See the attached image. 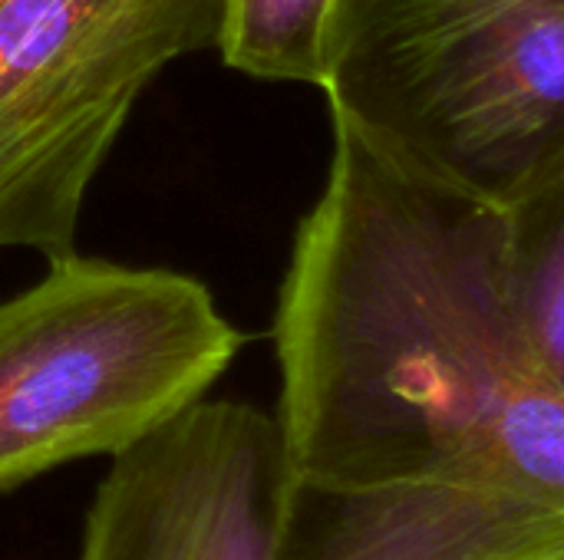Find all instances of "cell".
<instances>
[{
  "label": "cell",
  "instance_id": "4",
  "mask_svg": "<svg viewBox=\"0 0 564 560\" xmlns=\"http://www.w3.org/2000/svg\"><path fill=\"white\" fill-rule=\"evenodd\" d=\"M228 0H0V251L79 254L86 191L155 76Z\"/></svg>",
  "mask_w": 564,
  "mask_h": 560
},
{
  "label": "cell",
  "instance_id": "6",
  "mask_svg": "<svg viewBox=\"0 0 564 560\" xmlns=\"http://www.w3.org/2000/svg\"><path fill=\"white\" fill-rule=\"evenodd\" d=\"M516 320L535 373L564 396V175L506 211Z\"/></svg>",
  "mask_w": 564,
  "mask_h": 560
},
{
  "label": "cell",
  "instance_id": "3",
  "mask_svg": "<svg viewBox=\"0 0 564 560\" xmlns=\"http://www.w3.org/2000/svg\"><path fill=\"white\" fill-rule=\"evenodd\" d=\"M245 337L175 271L53 261L0 300V495L79 459H112L208 389Z\"/></svg>",
  "mask_w": 564,
  "mask_h": 560
},
{
  "label": "cell",
  "instance_id": "8",
  "mask_svg": "<svg viewBox=\"0 0 564 560\" xmlns=\"http://www.w3.org/2000/svg\"><path fill=\"white\" fill-rule=\"evenodd\" d=\"M535 560H564V548H558V551H549V554H542V558Z\"/></svg>",
  "mask_w": 564,
  "mask_h": 560
},
{
  "label": "cell",
  "instance_id": "2",
  "mask_svg": "<svg viewBox=\"0 0 564 560\" xmlns=\"http://www.w3.org/2000/svg\"><path fill=\"white\" fill-rule=\"evenodd\" d=\"M321 89L393 165L512 211L564 175V0H334Z\"/></svg>",
  "mask_w": 564,
  "mask_h": 560
},
{
  "label": "cell",
  "instance_id": "1",
  "mask_svg": "<svg viewBox=\"0 0 564 560\" xmlns=\"http://www.w3.org/2000/svg\"><path fill=\"white\" fill-rule=\"evenodd\" d=\"M294 479H440L529 376L506 211L413 175L334 122L274 314Z\"/></svg>",
  "mask_w": 564,
  "mask_h": 560
},
{
  "label": "cell",
  "instance_id": "5",
  "mask_svg": "<svg viewBox=\"0 0 564 560\" xmlns=\"http://www.w3.org/2000/svg\"><path fill=\"white\" fill-rule=\"evenodd\" d=\"M288 488L278 419L198 399L109 459L76 560H278Z\"/></svg>",
  "mask_w": 564,
  "mask_h": 560
},
{
  "label": "cell",
  "instance_id": "7",
  "mask_svg": "<svg viewBox=\"0 0 564 560\" xmlns=\"http://www.w3.org/2000/svg\"><path fill=\"white\" fill-rule=\"evenodd\" d=\"M334 0H228L218 53L254 79L324 83Z\"/></svg>",
  "mask_w": 564,
  "mask_h": 560
}]
</instances>
